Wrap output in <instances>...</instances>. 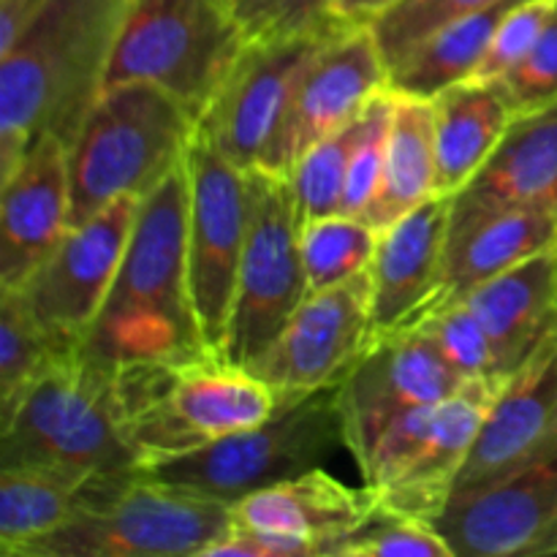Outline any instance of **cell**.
<instances>
[{
  "instance_id": "obj_1",
  "label": "cell",
  "mask_w": 557,
  "mask_h": 557,
  "mask_svg": "<svg viewBox=\"0 0 557 557\" xmlns=\"http://www.w3.org/2000/svg\"><path fill=\"white\" fill-rule=\"evenodd\" d=\"M128 0H47L0 54V177L41 136L71 147L107 87Z\"/></svg>"
},
{
  "instance_id": "obj_2",
  "label": "cell",
  "mask_w": 557,
  "mask_h": 557,
  "mask_svg": "<svg viewBox=\"0 0 557 557\" xmlns=\"http://www.w3.org/2000/svg\"><path fill=\"white\" fill-rule=\"evenodd\" d=\"M82 348L109 368L210 351L188 281L185 163L141 199L117 275Z\"/></svg>"
},
{
  "instance_id": "obj_3",
  "label": "cell",
  "mask_w": 557,
  "mask_h": 557,
  "mask_svg": "<svg viewBox=\"0 0 557 557\" xmlns=\"http://www.w3.org/2000/svg\"><path fill=\"white\" fill-rule=\"evenodd\" d=\"M0 468H41L85 482L139 473L114 368L85 348L49 364L0 422Z\"/></svg>"
},
{
  "instance_id": "obj_4",
  "label": "cell",
  "mask_w": 557,
  "mask_h": 557,
  "mask_svg": "<svg viewBox=\"0 0 557 557\" xmlns=\"http://www.w3.org/2000/svg\"><path fill=\"white\" fill-rule=\"evenodd\" d=\"M125 435L141 468L190 455L275 413L270 386L221 354L114 368Z\"/></svg>"
},
{
  "instance_id": "obj_5",
  "label": "cell",
  "mask_w": 557,
  "mask_h": 557,
  "mask_svg": "<svg viewBox=\"0 0 557 557\" xmlns=\"http://www.w3.org/2000/svg\"><path fill=\"white\" fill-rule=\"evenodd\" d=\"M196 114L150 82L103 87L69 147L71 226L120 196L145 199L188 156Z\"/></svg>"
},
{
  "instance_id": "obj_6",
  "label": "cell",
  "mask_w": 557,
  "mask_h": 557,
  "mask_svg": "<svg viewBox=\"0 0 557 557\" xmlns=\"http://www.w3.org/2000/svg\"><path fill=\"white\" fill-rule=\"evenodd\" d=\"M248 38L232 0H128L107 87L150 82L199 120Z\"/></svg>"
},
{
  "instance_id": "obj_7",
  "label": "cell",
  "mask_w": 557,
  "mask_h": 557,
  "mask_svg": "<svg viewBox=\"0 0 557 557\" xmlns=\"http://www.w3.org/2000/svg\"><path fill=\"white\" fill-rule=\"evenodd\" d=\"M341 446L337 386L277 406L267 422L239 430L190 455L141 468L152 482L232 506L253 490L321 468Z\"/></svg>"
},
{
  "instance_id": "obj_8",
  "label": "cell",
  "mask_w": 557,
  "mask_h": 557,
  "mask_svg": "<svg viewBox=\"0 0 557 557\" xmlns=\"http://www.w3.org/2000/svg\"><path fill=\"white\" fill-rule=\"evenodd\" d=\"M228 531L232 506L152 482L139 471L16 557H205Z\"/></svg>"
},
{
  "instance_id": "obj_9",
  "label": "cell",
  "mask_w": 557,
  "mask_h": 557,
  "mask_svg": "<svg viewBox=\"0 0 557 557\" xmlns=\"http://www.w3.org/2000/svg\"><path fill=\"white\" fill-rule=\"evenodd\" d=\"M308 297L299 212L288 177L248 172V237L239 261L237 292L223 357L250 368L275 343Z\"/></svg>"
},
{
  "instance_id": "obj_10",
  "label": "cell",
  "mask_w": 557,
  "mask_h": 557,
  "mask_svg": "<svg viewBox=\"0 0 557 557\" xmlns=\"http://www.w3.org/2000/svg\"><path fill=\"white\" fill-rule=\"evenodd\" d=\"M346 27L351 25L324 14L302 30L248 38L199 117V134L243 172L259 169L305 69Z\"/></svg>"
},
{
  "instance_id": "obj_11",
  "label": "cell",
  "mask_w": 557,
  "mask_h": 557,
  "mask_svg": "<svg viewBox=\"0 0 557 557\" xmlns=\"http://www.w3.org/2000/svg\"><path fill=\"white\" fill-rule=\"evenodd\" d=\"M185 172L190 297L205 346L223 357L248 237V172L223 158L199 134V125L185 156Z\"/></svg>"
},
{
  "instance_id": "obj_12",
  "label": "cell",
  "mask_w": 557,
  "mask_h": 557,
  "mask_svg": "<svg viewBox=\"0 0 557 557\" xmlns=\"http://www.w3.org/2000/svg\"><path fill=\"white\" fill-rule=\"evenodd\" d=\"M370 270L326 292L308 294L270 348L250 364L277 406H292L341 384L379 337Z\"/></svg>"
},
{
  "instance_id": "obj_13",
  "label": "cell",
  "mask_w": 557,
  "mask_h": 557,
  "mask_svg": "<svg viewBox=\"0 0 557 557\" xmlns=\"http://www.w3.org/2000/svg\"><path fill=\"white\" fill-rule=\"evenodd\" d=\"M466 379L455 373L441 348L417 326L381 332L351 373L337 384L343 438L357 466L392 422L419 406L455 395Z\"/></svg>"
},
{
  "instance_id": "obj_14",
  "label": "cell",
  "mask_w": 557,
  "mask_h": 557,
  "mask_svg": "<svg viewBox=\"0 0 557 557\" xmlns=\"http://www.w3.org/2000/svg\"><path fill=\"white\" fill-rule=\"evenodd\" d=\"M141 199L120 196L90 221L71 226L20 288L38 324L69 348L85 337L112 288Z\"/></svg>"
},
{
  "instance_id": "obj_15",
  "label": "cell",
  "mask_w": 557,
  "mask_h": 557,
  "mask_svg": "<svg viewBox=\"0 0 557 557\" xmlns=\"http://www.w3.org/2000/svg\"><path fill=\"white\" fill-rule=\"evenodd\" d=\"M389 87V69L370 27H346L305 69L261 156V172L292 177L299 158L351 123Z\"/></svg>"
},
{
  "instance_id": "obj_16",
  "label": "cell",
  "mask_w": 557,
  "mask_h": 557,
  "mask_svg": "<svg viewBox=\"0 0 557 557\" xmlns=\"http://www.w3.org/2000/svg\"><path fill=\"white\" fill-rule=\"evenodd\" d=\"M435 528L455 557L557 555V455L479 493L455 495Z\"/></svg>"
},
{
  "instance_id": "obj_17",
  "label": "cell",
  "mask_w": 557,
  "mask_h": 557,
  "mask_svg": "<svg viewBox=\"0 0 557 557\" xmlns=\"http://www.w3.org/2000/svg\"><path fill=\"white\" fill-rule=\"evenodd\" d=\"M69 228V147L41 136L0 177V288L22 286Z\"/></svg>"
},
{
  "instance_id": "obj_18",
  "label": "cell",
  "mask_w": 557,
  "mask_h": 557,
  "mask_svg": "<svg viewBox=\"0 0 557 557\" xmlns=\"http://www.w3.org/2000/svg\"><path fill=\"white\" fill-rule=\"evenodd\" d=\"M557 455V346L509 379L484 419L455 495L479 493ZM451 495V498H455Z\"/></svg>"
},
{
  "instance_id": "obj_19",
  "label": "cell",
  "mask_w": 557,
  "mask_h": 557,
  "mask_svg": "<svg viewBox=\"0 0 557 557\" xmlns=\"http://www.w3.org/2000/svg\"><path fill=\"white\" fill-rule=\"evenodd\" d=\"M517 210L557 212V101L511 120L487 163L451 199L449 237Z\"/></svg>"
},
{
  "instance_id": "obj_20",
  "label": "cell",
  "mask_w": 557,
  "mask_h": 557,
  "mask_svg": "<svg viewBox=\"0 0 557 557\" xmlns=\"http://www.w3.org/2000/svg\"><path fill=\"white\" fill-rule=\"evenodd\" d=\"M506 384L509 379L500 375H479L468 379L455 395L441 400L417 457L389 487L375 493L379 504L413 520H438L455 495L457 476L466 468L479 430Z\"/></svg>"
},
{
  "instance_id": "obj_21",
  "label": "cell",
  "mask_w": 557,
  "mask_h": 557,
  "mask_svg": "<svg viewBox=\"0 0 557 557\" xmlns=\"http://www.w3.org/2000/svg\"><path fill=\"white\" fill-rule=\"evenodd\" d=\"M449 221L451 196H433L381 232L368 267L379 335L408 326L435 299L444 277Z\"/></svg>"
},
{
  "instance_id": "obj_22",
  "label": "cell",
  "mask_w": 557,
  "mask_h": 557,
  "mask_svg": "<svg viewBox=\"0 0 557 557\" xmlns=\"http://www.w3.org/2000/svg\"><path fill=\"white\" fill-rule=\"evenodd\" d=\"M379 506L370 487L354 490L324 468L297 473L253 490L232 504V525L245 531L294 539L326 557V549L362 525Z\"/></svg>"
},
{
  "instance_id": "obj_23",
  "label": "cell",
  "mask_w": 557,
  "mask_h": 557,
  "mask_svg": "<svg viewBox=\"0 0 557 557\" xmlns=\"http://www.w3.org/2000/svg\"><path fill=\"white\" fill-rule=\"evenodd\" d=\"M462 299L487 332L493 375L515 379L557 346V250L522 261Z\"/></svg>"
},
{
  "instance_id": "obj_24",
  "label": "cell",
  "mask_w": 557,
  "mask_h": 557,
  "mask_svg": "<svg viewBox=\"0 0 557 557\" xmlns=\"http://www.w3.org/2000/svg\"><path fill=\"white\" fill-rule=\"evenodd\" d=\"M435 112V196L455 199L517 117L500 82L466 79L433 98Z\"/></svg>"
},
{
  "instance_id": "obj_25",
  "label": "cell",
  "mask_w": 557,
  "mask_h": 557,
  "mask_svg": "<svg viewBox=\"0 0 557 557\" xmlns=\"http://www.w3.org/2000/svg\"><path fill=\"white\" fill-rule=\"evenodd\" d=\"M547 250H557V212L517 210L487 218L468 232L449 237L444 277L430 305L468 297L482 283Z\"/></svg>"
},
{
  "instance_id": "obj_26",
  "label": "cell",
  "mask_w": 557,
  "mask_h": 557,
  "mask_svg": "<svg viewBox=\"0 0 557 557\" xmlns=\"http://www.w3.org/2000/svg\"><path fill=\"white\" fill-rule=\"evenodd\" d=\"M136 476L139 473L85 482L41 468H0V549L16 557L22 547L58 531Z\"/></svg>"
},
{
  "instance_id": "obj_27",
  "label": "cell",
  "mask_w": 557,
  "mask_h": 557,
  "mask_svg": "<svg viewBox=\"0 0 557 557\" xmlns=\"http://www.w3.org/2000/svg\"><path fill=\"white\" fill-rule=\"evenodd\" d=\"M435 196V112L433 98L392 92L384 169L364 221L384 232Z\"/></svg>"
},
{
  "instance_id": "obj_28",
  "label": "cell",
  "mask_w": 557,
  "mask_h": 557,
  "mask_svg": "<svg viewBox=\"0 0 557 557\" xmlns=\"http://www.w3.org/2000/svg\"><path fill=\"white\" fill-rule=\"evenodd\" d=\"M522 0H495L487 9L451 22L408 52L389 69V90L417 98H435L446 87L471 79L482 63L500 20Z\"/></svg>"
},
{
  "instance_id": "obj_29",
  "label": "cell",
  "mask_w": 557,
  "mask_h": 557,
  "mask_svg": "<svg viewBox=\"0 0 557 557\" xmlns=\"http://www.w3.org/2000/svg\"><path fill=\"white\" fill-rule=\"evenodd\" d=\"M71 351L79 348L54 341L30 313L20 288H0V422L11 417L27 386Z\"/></svg>"
},
{
  "instance_id": "obj_30",
  "label": "cell",
  "mask_w": 557,
  "mask_h": 557,
  "mask_svg": "<svg viewBox=\"0 0 557 557\" xmlns=\"http://www.w3.org/2000/svg\"><path fill=\"white\" fill-rule=\"evenodd\" d=\"M379 228L354 215H326L299 223L308 294L335 288L368 270L379 248Z\"/></svg>"
},
{
  "instance_id": "obj_31",
  "label": "cell",
  "mask_w": 557,
  "mask_h": 557,
  "mask_svg": "<svg viewBox=\"0 0 557 557\" xmlns=\"http://www.w3.org/2000/svg\"><path fill=\"white\" fill-rule=\"evenodd\" d=\"M370 109H373V101L351 123L310 147L294 166L288 180H292L294 196H297L299 223L313 221V218L341 215L348 166H351L354 152H357L364 131H368Z\"/></svg>"
},
{
  "instance_id": "obj_32",
  "label": "cell",
  "mask_w": 557,
  "mask_h": 557,
  "mask_svg": "<svg viewBox=\"0 0 557 557\" xmlns=\"http://www.w3.org/2000/svg\"><path fill=\"white\" fill-rule=\"evenodd\" d=\"M455 557L435 522L413 520L395 515L392 509L375 506L373 515L354 528L348 536L332 544L326 557Z\"/></svg>"
},
{
  "instance_id": "obj_33",
  "label": "cell",
  "mask_w": 557,
  "mask_h": 557,
  "mask_svg": "<svg viewBox=\"0 0 557 557\" xmlns=\"http://www.w3.org/2000/svg\"><path fill=\"white\" fill-rule=\"evenodd\" d=\"M493 3L495 0H400L368 27L379 41L386 69H395L430 36Z\"/></svg>"
},
{
  "instance_id": "obj_34",
  "label": "cell",
  "mask_w": 557,
  "mask_h": 557,
  "mask_svg": "<svg viewBox=\"0 0 557 557\" xmlns=\"http://www.w3.org/2000/svg\"><path fill=\"white\" fill-rule=\"evenodd\" d=\"M408 326L422 330L441 348L446 362L455 368L460 379L468 381L479 379V375H493V351H490L487 332L468 299H444V302L430 305Z\"/></svg>"
},
{
  "instance_id": "obj_35",
  "label": "cell",
  "mask_w": 557,
  "mask_h": 557,
  "mask_svg": "<svg viewBox=\"0 0 557 557\" xmlns=\"http://www.w3.org/2000/svg\"><path fill=\"white\" fill-rule=\"evenodd\" d=\"M557 0H522L509 14L500 20L482 63L473 71L471 79L479 82H500L528 58L536 47L539 36L547 27L549 16L555 14Z\"/></svg>"
},
{
  "instance_id": "obj_36",
  "label": "cell",
  "mask_w": 557,
  "mask_h": 557,
  "mask_svg": "<svg viewBox=\"0 0 557 557\" xmlns=\"http://www.w3.org/2000/svg\"><path fill=\"white\" fill-rule=\"evenodd\" d=\"M515 114L533 112L557 101V9L528 58L500 79Z\"/></svg>"
},
{
  "instance_id": "obj_37",
  "label": "cell",
  "mask_w": 557,
  "mask_h": 557,
  "mask_svg": "<svg viewBox=\"0 0 557 557\" xmlns=\"http://www.w3.org/2000/svg\"><path fill=\"white\" fill-rule=\"evenodd\" d=\"M44 3L47 0H0V54L14 47L16 38L30 25Z\"/></svg>"
},
{
  "instance_id": "obj_38",
  "label": "cell",
  "mask_w": 557,
  "mask_h": 557,
  "mask_svg": "<svg viewBox=\"0 0 557 557\" xmlns=\"http://www.w3.org/2000/svg\"><path fill=\"white\" fill-rule=\"evenodd\" d=\"M332 0H286L283 9L277 11L275 22L267 27L264 33H292V30H302V27L313 25L319 22L321 16L326 14V5ZM261 36V33H259ZM253 38V36H250Z\"/></svg>"
},
{
  "instance_id": "obj_39",
  "label": "cell",
  "mask_w": 557,
  "mask_h": 557,
  "mask_svg": "<svg viewBox=\"0 0 557 557\" xmlns=\"http://www.w3.org/2000/svg\"><path fill=\"white\" fill-rule=\"evenodd\" d=\"M395 3H400V0H332L326 5V14L351 27H368Z\"/></svg>"
},
{
  "instance_id": "obj_40",
  "label": "cell",
  "mask_w": 557,
  "mask_h": 557,
  "mask_svg": "<svg viewBox=\"0 0 557 557\" xmlns=\"http://www.w3.org/2000/svg\"><path fill=\"white\" fill-rule=\"evenodd\" d=\"M283 3L286 0H232V9L245 25L248 36H259V33H264L275 22Z\"/></svg>"
}]
</instances>
